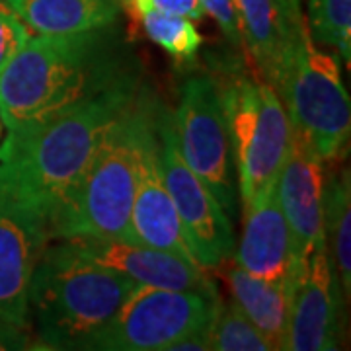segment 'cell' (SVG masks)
<instances>
[{"instance_id":"cell-1","label":"cell","mask_w":351,"mask_h":351,"mask_svg":"<svg viewBox=\"0 0 351 351\" xmlns=\"http://www.w3.org/2000/svg\"><path fill=\"white\" fill-rule=\"evenodd\" d=\"M141 86L137 75L98 96L10 129L0 145V193L34 209L51 228L104 133Z\"/></svg>"},{"instance_id":"cell-2","label":"cell","mask_w":351,"mask_h":351,"mask_svg":"<svg viewBox=\"0 0 351 351\" xmlns=\"http://www.w3.org/2000/svg\"><path fill=\"white\" fill-rule=\"evenodd\" d=\"M141 75L117 22L25 41L0 69V119L10 131Z\"/></svg>"},{"instance_id":"cell-3","label":"cell","mask_w":351,"mask_h":351,"mask_svg":"<svg viewBox=\"0 0 351 351\" xmlns=\"http://www.w3.org/2000/svg\"><path fill=\"white\" fill-rule=\"evenodd\" d=\"M158 108L156 96L141 86L104 133L75 191L51 223V239L129 240L141 145Z\"/></svg>"},{"instance_id":"cell-4","label":"cell","mask_w":351,"mask_h":351,"mask_svg":"<svg viewBox=\"0 0 351 351\" xmlns=\"http://www.w3.org/2000/svg\"><path fill=\"white\" fill-rule=\"evenodd\" d=\"M135 285L82 258L69 240L47 244L29 287L39 350H90Z\"/></svg>"},{"instance_id":"cell-5","label":"cell","mask_w":351,"mask_h":351,"mask_svg":"<svg viewBox=\"0 0 351 351\" xmlns=\"http://www.w3.org/2000/svg\"><path fill=\"white\" fill-rule=\"evenodd\" d=\"M341 59L314 47L304 27L289 47L276 92L281 94L289 123L328 162L350 145V96L341 82Z\"/></svg>"},{"instance_id":"cell-6","label":"cell","mask_w":351,"mask_h":351,"mask_svg":"<svg viewBox=\"0 0 351 351\" xmlns=\"http://www.w3.org/2000/svg\"><path fill=\"white\" fill-rule=\"evenodd\" d=\"M242 209L276 186L291 141V123L276 88L248 76L219 84Z\"/></svg>"},{"instance_id":"cell-7","label":"cell","mask_w":351,"mask_h":351,"mask_svg":"<svg viewBox=\"0 0 351 351\" xmlns=\"http://www.w3.org/2000/svg\"><path fill=\"white\" fill-rule=\"evenodd\" d=\"M217 291L135 285L90 350L166 351L178 338L211 326L221 308Z\"/></svg>"},{"instance_id":"cell-8","label":"cell","mask_w":351,"mask_h":351,"mask_svg":"<svg viewBox=\"0 0 351 351\" xmlns=\"http://www.w3.org/2000/svg\"><path fill=\"white\" fill-rule=\"evenodd\" d=\"M184 160L228 217L237 215V174L223 115L219 82L209 75L186 78L172 115Z\"/></svg>"},{"instance_id":"cell-9","label":"cell","mask_w":351,"mask_h":351,"mask_svg":"<svg viewBox=\"0 0 351 351\" xmlns=\"http://www.w3.org/2000/svg\"><path fill=\"white\" fill-rule=\"evenodd\" d=\"M156 125L164 182L174 203L189 252L203 269L219 267L228 262L234 252L230 217L184 160L176 138L172 113L162 106Z\"/></svg>"},{"instance_id":"cell-10","label":"cell","mask_w":351,"mask_h":351,"mask_svg":"<svg viewBox=\"0 0 351 351\" xmlns=\"http://www.w3.org/2000/svg\"><path fill=\"white\" fill-rule=\"evenodd\" d=\"M285 285L289 295L287 350H338L343 293L326 240H320L306 260L291 263Z\"/></svg>"},{"instance_id":"cell-11","label":"cell","mask_w":351,"mask_h":351,"mask_svg":"<svg viewBox=\"0 0 351 351\" xmlns=\"http://www.w3.org/2000/svg\"><path fill=\"white\" fill-rule=\"evenodd\" d=\"M51 240L47 221L0 193V320L29 326V287Z\"/></svg>"},{"instance_id":"cell-12","label":"cell","mask_w":351,"mask_h":351,"mask_svg":"<svg viewBox=\"0 0 351 351\" xmlns=\"http://www.w3.org/2000/svg\"><path fill=\"white\" fill-rule=\"evenodd\" d=\"M324 160L313 145L291 127L287 156L276 182L277 201L289 228L291 263L306 260L314 246L324 239Z\"/></svg>"},{"instance_id":"cell-13","label":"cell","mask_w":351,"mask_h":351,"mask_svg":"<svg viewBox=\"0 0 351 351\" xmlns=\"http://www.w3.org/2000/svg\"><path fill=\"white\" fill-rule=\"evenodd\" d=\"M156 123H158V113L147 129L141 145L135 195L131 207L129 242L172 252L180 258L195 262L188 248V242L184 239V230L180 225L172 197L166 189L162 168H160V143H158Z\"/></svg>"},{"instance_id":"cell-14","label":"cell","mask_w":351,"mask_h":351,"mask_svg":"<svg viewBox=\"0 0 351 351\" xmlns=\"http://www.w3.org/2000/svg\"><path fill=\"white\" fill-rule=\"evenodd\" d=\"M82 258L133 279L138 285L180 291H217L201 265L172 252L121 239H71Z\"/></svg>"},{"instance_id":"cell-15","label":"cell","mask_w":351,"mask_h":351,"mask_svg":"<svg viewBox=\"0 0 351 351\" xmlns=\"http://www.w3.org/2000/svg\"><path fill=\"white\" fill-rule=\"evenodd\" d=\"M237 263L250 276L265 281H287L291 240L276 186L262 191L244 209V230L237 248Z\"/></svg>"},{"instance_id":"cell-16","label":"cell","mask_w":351,"mask_h":351,"mask_svg":"<svg viewBox=\"0 0 351 351\" xmlns=\"http://www.w3.org/2000/svg\"><path fill=\"white\" fill-rule=\"evenodd\" d=\"M239 18L242 47L263 82L276 88L289 47L301 32H291L274 0H232Z\"/></svg>"},{"instance_id":"cell-17","label":"cell","mask_w":351,"mask_h":351,"mask_svg":"<svg viewBox=\"0 0 351 351\" xmlns=\"http://www.w3.org/2000/svg\"><path fill=\"white\" fill-rule=\"evenodd\" d=\"M32 34L64 36L115 24L121 0H2Z\"/></svg>"},{"instance_id":"cell-18","label":"cell","mask_w":351,"mask_h":351,"mask_svg":"<svg viewBox=\"0 0 351 351\" xmlns=\"http://www.w3.org/2000/svg\"><path fill=\"white\" fill-rule=\"evenodd\" d=\"M225 281L232 301L269 341L271 350H287L289 295L285 281H265L250 276L239 265L226 269Z\"/></svg>"},{"instance_id":"cell-19","label":"cell","mask_w":351,"mask_h":351,"mask_svg":"<svg viewBox=\"0 0 351 351\" xmlns=\"http://www.w3.org/2000/svg\"><path fill=\"white\" fill-rule=\"evenodd\" d=\"M121 10L129 18V32H141L156 43L178 64L191 63L203 38L191 20L156 8L151 0H121Z\"/></svg>"},{"instance_id":"cell-20","label":"cell","mask_w":351,"mask_h":351,"mask_svg":"<svg viewBox=\"0 0 351 351\" xmlns=\"http://www.w3.org/2000/svg\"><path fill=\"white\" fill-rule=\"evenodd\" d=\"M351 188L350 170L332 176L324 184L322 225L330 258L338 274L341 293L351 295Z\"/></svg>"},{"instance_id":"cell-21","label":"cell","mask_w":351,"mask_h":351,"mask_svg":"<svg viewBox=\"0 0 351 351\" xmlns=\"http://www.w3.org/2000/svg\"><path fill=\"white\" fill-rule=\"evenodd\" d=\"M306 27L314 41L338 49L339 59L351 61V0H308Z\"/></svg>"},{"instance_id":"cell-22","label":"cell","mask_w":351,"mask_h":351,"mask_svg":"<svg viewBox=\"0 0 351 351\" xmlns=\"http://www.w3.org/2000/svg\"><path fill=\"white\" fill-rule=\"evenodd\" d=\"M211 350L213 351H274L260 330L246 318V314L232 301L221 308L211 324Z\"/></svg>"},{"instance_id":"cell-23","label":"cell","mask_w":351,"mask_h":351,"mask_svg":"<svg viewBox=\"0 0 351 351\" xmlns=\"http://www.w3.org/2000/svg\"><path fill=\"white\" fill-rule=\"evenodd\" d=\"M29 38L27 25L0 0V69Z\"/></svg>"},{"instance_id":"cell-24","label":"cell","mask_w":351,"mask_h":351,"mask_svg":"<svg viewBox=\"0 0 351 351\" xmlns=\"http://www.w3.org/2000/svg\"><path fill=\"white\" fill-rule=\"evenodd\" d=\"M199 2L205 8V14H209L217 22V25L221 27L223 36L230 41V45L234 49H242V38H240L234 2L232 0H199Z\"/></svg>"},{"instance_id":"cell-25","label":"cell","mask_w":351,"mask_h":351,"mask_svg":"<svg viewBox=\"0 0 351 351\" xmlns=\"http://www.w3.org/2000/svg\"><path fill=\"white\" fill-rule=\"evenodd\" d=\"M24 350H38V346L34 343V339L27 334V328L0 320V351Z\"/></svg>"},{"instance_id":"cell-26","label":"cell","mask_w":351,"mask_h":351,"mask_svg":"<svg viewBox=\"0 0 351 351\" xmlns=\"http://www.w3.org/2000/svg\"><path fill=\"white\" fill-rule=\"evenodd\" d=\"M156 8H160L164 12L176 14V16H184L191 22H199L207 14L199 0H151Z\"/></svg>"},{"instance_id":"cell-27","label":"cell","mask_w":351,"mask_h":351,"mask_svg":"<svg viewBox=\"0 0 351 351\" xmlns=\"http://www.w3.org/2000/svg\"><path fill=\"white\" fill-rule=\"evenodd\" d=\"M166 351H211V326L193 330L172 341Z\"/></svg>"},{"instance_id":"cell-28","label":"cell","mask_w":351,"mask_h":351,"mask_svg":"<svg viewBox=\"0 0 351 351\" xmlns=\"http://www.w3.org/2000/svg\"><path fill=\"white\" fill-rule=\"evenodd\" d=\"M274 2L291 32H301L306 25V20L301 10V0H274Z\"/></svg>"},{"instance_id":"cell-29","label":"cell","mask_w":351,"mask_h":351,"mask_svg":"<svg viewBox=\"0 0 351 351\" xmlns=\"http://www.w3.org/2000/svg\"><path fill=\"white\" fill-rule=\"evenodd\" d=\"M2 127H4V123H2V119H0V137H2Z\"/></svg>"}]
</instances>
